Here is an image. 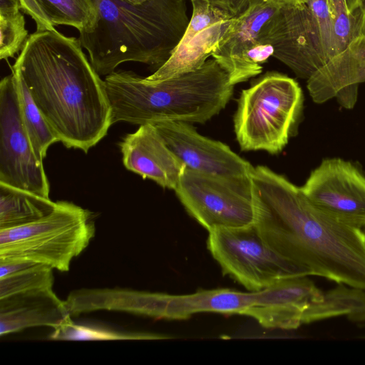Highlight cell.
I'll use <instances>...</instances> for the list:
<instances>
[{"label":"cell","mask_w":365,"mask_h":365,"mask_svg":"<svg viewBox=\"0 0 365 365\" xmlns=\"http://www.w3.org/2000/svg\"><path fill=\"white\" fill-rule=\"evenodd\" d=\"M254 225L278 254L324 277L365 290V232L315 205L267 166L251 173Z\"/></svg>","instance_id":"6da1fadb"},{"label":"cell","mask_w":365,"mask_h":365,"mask_svg":"<svg viewBox=\"0 0 365 365\" xmlns=\"http://www.w3.org/2000/svg\"><path fill=\"white\" fill-rule=\"evenodd\" d=\"M12 71L26 84L59 141L88 153L107 134L111 108L106 84L78 38L52 30L29 36Z\"/></svg>","instance_id":"7a4b0ae2"},{"label":"cell","mask_w":365,"mask_h":365,"mask_svg":"<svg viewBox=\"0 0 365 365\" xmlns=\"http://www.w3.org/2000/svg\"><path fill=\"white\" fill-rule=\"evenodd\" d=\"M93 24L78 38L100 76L121 63L163 65L180 43L190 19L186 0H95Z\"/></svg>","instance_id":"3957f363"},{"label":"cell","mask_w":365,"mask_h":365,"mask_svg":"<svg viewBox=\"0 0 365 365\" xmlns=\"http://www.w3.org/2000/svg\"><path fill=\"white\" fill-rule=\"evenodd\" d=\"M112 124H153L164 121L204 123L230 100L233 85L214 59L199 69L152 81L131 71H118L104 79Z\"/></svg>","instance_id":"277c9868"},{"label":"cell","mask_w":365,"mask_h":365,"mask_svg":"<svg viewBox=\"0 0 365 365\" xmlns=\"http://www.w3.org/2000/svg\"><path fill=\"white\" fill-rule=\"evenodd\" d=\"M303 102L299 83L278 73H267L243 90L234 115L241 150L280 153L297 130Z\"/></svg>","instance_id":"5b68a950"},{"label":"cell","mask_w":365,"mask_h":365,"mask_svg":"<svg viewBox=\"0 0 365 365\" xmlns=\"http://www.w3.org/2000/svg\"><path fill=\"white\" fill-rule=\"evenodd\" d=\"M95 231L91 212L70 202L58 201L55 209L41 219L0 230V261H28L67 272Z\"/></svg>","instance_id":"8992f818"},{"label":"cell","mask_w":365,"mask_h":365,"mask_svg":"<svg viewBox=\"0 0 365 365\" xmlns=\"http://www.w3.org/2000/svg\"><path fill=\"white\" fill-rule=\"evenodd\" d=\"M259 41L298 77L309 79L336 54L328 0L282 4L262 29Z\"/></svg>","instance_id":"52a82bcc"},{"label":"cell","mask_w":365,"mask_h":365,"mask_svg":"<svg viewBox=\"0 0 365 365\" xmlns=\"http://www.w3.org/2000/svg\"><path fill=\"white\" fill-rule=\"evenodd\" d=\"M208 232L207 249L222 272L248 291L262 290L289 277L312 275L272 249L254 223Z\"/></svg>","instance_id":"ba28073f"},{"label":"cell","mask_w":365,"mask_h":365,"mask_svg":"<svg viewBox=\"0 0 365 365\" xmlns=\"http://www.w3.org/2000/svg\"><path fill=\"white\" fill-rule=\"evenodd\" d=\"M251 175L222 176L185 167L175 193L188 214L208 232L254 223Z\"/></svg>","instance_id":"9c48e42d"},{"label":"cell","mask_w":365,"mask_h":365,"mask_svg":"<svg viewBox=\"0 0 365 365\" xmlns=\"http://www.w3.org/2000/svg\"><path fill=\"white\" fill-rule=\"evenodd\" d=\"M0 182L49 197L43 162L36 158L22 122L13 73L0 82Z\"/></svg>","instance_id":"30bf717a"},{"label":"cell","mask_w":365,"mask_h":365,"mask_svg":"<svg viewBox=\"0 0 365 365\" xmlns=\"http://www.w3.org/2000/svg\"><path fill=\"white\" fill-rule=\"evenodd\" d=\"M301 188L322 210L365 230V175L351 162L324 159Z\"/></svg>","instance_id":"8fae6325"},{"label":"cell","mask_w":365,"mask_h":365,"mask_svg":"<svg viewBox=\"0 0 365 365\" xmlns=\"http://www.w3.org/2000/svg\"><path fill=\"white\" fill-rule=\"evenodd\" d=\"M192 14L185 32L170 58L152 75L158 81L195 71L212 56L233 16L205 0H191Z\"/></svg>","instance_id":"7c38bea8"},{"label":"cell","mask_w":365,"mask_h":365,"mask_svg":"<svg viewBox=\"0 0 365 365\" xmlns=\"http://www.w3.org/2000/svg\"><path fill=\"white\" fill-rule=\"evenodd\" d=\"M165 143L186 168L222 176L250 175L254 167L218 140L200 135L189 123L154 125Z\"/></svg>","instance_id":"4fadbf2b"},{"label":"cell","mask_w":365,"mask_h":365,"mask_svg":"<svg viewBox=\"0 0 365 365\" xmlns=\"http://www.w3.org/2000/svg\"><path fill=\"white\" fill-rule=\"evenodd\" d=\"M282 4L277 0H250L247 9L233 18L212 54L233 86L250 78L247 53L259 42L262 29Z\"/></svg>","instance_id":"5bb4252c"},{"label":"cell","mask_w":365,"mask_h":365,"mask_svg":"<svg viewBox=\"0 0 365 365\" xmlns=\"http://www.w3.org/2000/svg\"><path fill=\"white\" fill-rule=\"evenodd\" d=\"M307 81L314 103L335 98L341 107L354 108L359 86L365 82V36L355 37Z\"/></svg>","instance_id":"9a60e30c"},{"label":"cell","mask_w":365,"mask_h":365,"mask_svg":"<svg viewBox=\"0 0 365 365\" xmlns=\"http://www.w3.org/2000/svg\"><path fill=\"white\" fill-rule=\"evenodd\" d=\"M264 302V290L241 292L215 289L187 294L155 292L153 318L182 320L204 312L249 317Z\"/></svg>","instance_id":"2e32d148"},{"label":"cell","mask_w":365,"mask_h":365,"mask_svg":"<svg viewBox=\"0 0 365 365\" xmlns=\"http://www.w3.org/2000/svg\"><path fill=\"white\" fill-rule=\"evenodd\" d=\"M120 148L127 170L175 190L185 166L154 125H140L136 131L123 138Z\"/></svg>","instance_id":"e0dca14e"},{"label":"cell","mask_w":365,"mask_h":365,"mask_svg":"<svg viewBox=\"0 0 365 365\" xmlns=\"http://www.w3.org/2000/svg\"><path fill=\"white\" fill-rule=\"evenodd\" d=\"M71 320L65 300L53 287L35 289L0 298V336L28 328L55 329Z\"/></svg>","instance_id":"ac0fdd59"},{"label":"cell","mask_w":365,"mask_h":365,"mask_svg":"<svg viewBox=\"0 0 365 365\" xmlns=\"http://www.w3.org/2000/svg\"><path fill=\"white\" fill-rule=\"evenodd\" d=\"M21 9L35 21L36 31L60 25L88 29L96 16L95 0H19Z\"/></svg>","instance_id":"d6986e66"},{"label":"cell","mask_w":365,"mask_h":365,"mask_svg":"<svg viewBox=\"0 0 365 365\" xmlns=\"http://www.w3.org/2000/svg\"><path fill=\"white\" fill-rule=\"evenodd\" d=\"M340 316L353 322H365L364 289L338 283L335 287L323 292L320 300L308 305L302 322L307 324Z\"/></svg>","instance_id":"ffe728a7"},{"label":"cell","mask_w":365,"mask_h":365,"mask_svg":"<svg viewBox=\"0 0 365 365\" xmlns=\"http://www.w3.org/2000/svg\"><path fill=\"white\" fill-rule=\"evenodd\" d=\"M57 202L0 182V230L35 222L50 214Z\"/></svg>","instance_id":"44dd1931"},{"label":"cell","mask_w":365,"mask_h":365,"mask_svg":"<svg viewBox=\"0 0 365 365\" xmlns=\"http://www.w3.org/2000/svg\"><path fill=\"white\" fill-rule=\"evenodd\" d=\"M12 73L16 77L23 124L36 158L43 162L49 146L59 140L36 106L23 80L17 73Z\"/></svg>","instance_id":"7402d4cb"},{"label":"cell","mask_w":365,"mask_h":365,"mask_svg":"<svg viewBox=\"0 0 365 365\" xmlns=\"http://www.w3.org/2000/svg\"><path fill=\"white\" fill-rule=\"evenodd\" d=\"M57 341L88 340H160L167 339L168 335L140 331H118L93 326L77 324L71 321L53 329L48 337Z\"/></svg>","instance_id":"603a6c76"},{"label":"cell","mask_w":365,"mask_h":365,"mask_svg":"<svg viewBox=\"0 0 365 365\" xmlns=\"http://www.w3.org/2000/svg\"><path fill=\"white\" fill-rule=\"evenodd\" d=\"M53 270L48 266L36 263L0 277V298L35 289L53 287Z\"/></svg>","instance_id":"cb8c5ba5"},{"label":"cell","mask_w":365,"mask_h":365,"mask_svg":"<svg viewBox=\"0 0 365 365\" xmlns=\"http://www.w3.org/2000/svg\"><path fill=\"white\" fill-rule=\"evenodd\" d=\"M29 37L21 11L0 14V58L14 57L21 51Z\"/></svg>","instance_id":"d4e9b609"},{"label":"cell","mask_w":365,"mask_h":365,"mask_svg":"<svg viewBox=\"0 0 365 365\" xmlns=\"http://www.w3.org/2000/svg\"><path fill=\"white\" fill-rule=\"evenodd\" d=\"M333 32L336 54L356 37L353 14L341 10L333 14Z\"/></svg>","instance_id":"484cf974"},{"label":"cell","mask_w":365,"mask_h":365,"mask_svg":"<svg viewBox=\"0 0 365 365\" xmlns=\"http://www.w3.org/2000/svg\"><path fill=\"white\" fill-rule=\"evenodd\" d=\"M212 6L224 11L230 16L236 17L248 6L250 0H205Z\"/></svg>","instance_id":"4316f807"},{"label":"cell","mask_w":365,"mask_h":365,"mask_svg":"<svg viewBox=\"0 0 365 365\" xmlns=\"http://www.w3.org/2000/svg\"><path fill=\"white\" fill-rule=\"evenodd\" d=\"M333 14L346 10L353 14L361 4L363 0H328Z\"/></svg>","instance_id":"83f0119b"},{"label":"cell","mask_w":365,"mask_h":365,"mask_svg":"<svg viewBox=\"0 0 365 365\" xmlns=\"http://www.w3.org/2000/svg\"><path fill=\"white\" fill-rule=\"evenodd\" d=\"M354 18V29L356 37L359 35L365 36V0L353 13Z\"/></svg>","instance_id":"f1b7e54d"},{"label":"cell","mask_w":365,"mask_h":365,"mask_svg":"<svg viewBox=\"0 0 365 365\" xmlns=\"http://www.w3.org/2000/svg\"><path fill=\"white\" fill-rule=\"evenodd\" d=\"M21 6L19 0H0V14L20 11Z\"/></svg>","instance_id":"f546056e"},{"label":"cell","mask_w":365,"mask_h":365,"mask_svg":"<svg viewBox=\"0 0 365 365\" xmlns=\"http://www.w3.org/2000/svg\"><path fill=\"white\" fill-rule=\"evenodd\" d=\"M128 2L132 4H140L146 1L147 0H122Z\"/></svg>","instance_id":"4dcf8cb0"},{"label":"cell","mask_w":365,"mask_h":365,"mask_svg":"<svg viewBox=\"0 0 365 365\" xmlns=\"http://www.w3.org/2000/svg\"><path fill=\"white\" fill-rule=\"evenodd\" d=\"M283 4H290V3H298L305 1L307 0H277Z\"/></svg>","instance_id":"1f68e13d"}]
</instances>
